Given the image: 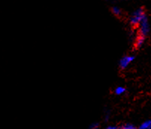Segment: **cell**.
Returning a JSON list of instances; mask_svg holds the SVG:
<instances>
[{
    "mask_svg": "<svg viewBox=\"0 0 151 129\" xmlns=\"http://www.w3.org/2000/svg\"><path fill=\"white\" fill-rule=\"evenodd\" d=\"M98 126H99L98 123H93L90 126V129H99Z\"/></svg>",
    "mask_w": 151,
    "mask_h": 129,
    "instance_id": "9c48e42d",
    "label": "cell"
},
{
    "mask_svg": "<svg viewBox=\"0 0 151 129\" xmlns=\"http://www.w3.org/2000/svg\"><path fill=\"white\" fill-rule=\"evenodd\" d=\"M112 13H113V14L115 16H117V17H119V16L121 15V10L118 7H116V6H114V7H112Z\"/></svg>",
    "mask_w": 151,
    "mask_h": 129,
    "instance_id": "52a82bcc",
    "label": "cell"
},
{
    "mask_svg": "<svg viewBox=\"0 0 151 129\" xmlns=\"http://www.w3.org/2000/svg\"><path fill=\"white\" fill-rule=\"evenodd\" d=\"M151 128V120L144 122V123H142L139 127V129H150Z\"/></svg>",
    "mask_w": 151,
    "mask_h": 129,
    "instance_id": "5b68a950",
    "label": "cell"
},
{
    "mask_svg": "<svg viewBox=\"0 0 151 129\" xmlns=\"http://www.w3.org/2000/svg\"><path fill=\"white\" fill-rule=\"evenodd\" d=\"M134 58L135 57L133 56V55H126V56H123V58L120 60V67L122 69H124L125 68H127L131 62L134 60Z\"/></svg>",
    "mask_w": 151,
    "mask_h": 129,
    "instance_id": "3957f363",
    "label": "cell"
},
{
    "mask_svg": "<svg viewBox=\"0 0 151 129\" xmlns=\"http://www.w3.org/2000/svg\"><path fill=\"white\" fill-rule=\"evenodd\" d=\"M117 128V127H115V126H108V127H107L106 129H116Z\"/></svg>",
    "mask_w": 151,
    "mask_h": 129,
    "instance_id": "30bf717a",
    "label": "cell"
},
{
    "mask_svg": "<svg viewBox=\"0 0 151 129\" xmlns=\"http://www.w3.org/2000/svg\"><path fill=\"white\" fill-rule=\"evenodd\" d=\"M116 129H123V128H122V127H117V128H116Z\"/></svg>",
    "mask_w": 151,
    "mask_h": 129,
    "instance_id": "8fae6325",
    "label": "cell"
},
{
    "mask_svg": "<svg viewBox=\"0 0 151 129\" xmlns=\"http://www.w3.org/2000/svg\"><path fill=\"white\" fill-rule=\"evenodd\" d=\"M144 40H145V37L141 35V34H138V37L136 38V40H135V49H139V48L143 45Z\"/></svg>",
    "mask_w": 151,
    "mask_h": 129,
    "instance_id": "277c9868",
    "label": "cell"
},
{
    "mask_svg": "<svg viewBox=\"0 0 151 129\" xmlns=\"http://www.w3.org/2000/svg\"><path fill=\"white\" fill-rule=\"evenodd\" d=\"M139 26H140V30H139V34H141V35L145 37L148 34L150 30L149 24H148V21L147 17H145L144 19H142L140 25H139Z\"/></svg>",
    "mask_w": 151,
    "mask_h": 129,
    "instance_id": "7a4b0ae2",
    "label": "cell"
},
{
    "mask_svg": "<svg viewBox=\"0 0 151 129\" xmlns=\"http://www.w3.org/2000/svg\"><path fill=\"white\" fill-rule=\"evenodd\" d=\"M123 129H135V127L132 124H126L123 126H122Z\"/></svg>",
    "mask_w": 151,
    "mask_h": 129,
    "instance_id": "ba28073f",
    "label": "cell"
},
{
    "mask_svg": "<svg viewBox=\"0 0 151 129\" xmlns=\"http://www.w3.org/2000/svg\"><path fill=\"white\" fill-rule=\"evenodd\" d=\"M145 13H144V8H138L137 11L133 13V16L130 18V24L134 28H138L140 25L141 22L144 17H145Z\"/></svg>",
    "mask_w": 151,
    "mask_h": 129,
    "instance_id": "6da1fadb",
    "label": "cell"
},
{
    "mask_svg": "<svg viewBox=\"0 0 151 129\" xmlns=\"http://www.w3.org/2000/svg\"><path fill=\"white\" fill-rule=\"evenodd\" d=\"M126 92V89L123 87H118L117 88H115L114 90V93L116 95H122Z\"/></svg>",
    "mask_w": 151,
    "mask_h": 129,
    "instance_id": "8992f818",
    "label": "cell"
}]
</instances>
